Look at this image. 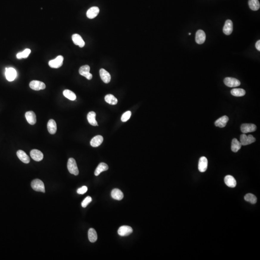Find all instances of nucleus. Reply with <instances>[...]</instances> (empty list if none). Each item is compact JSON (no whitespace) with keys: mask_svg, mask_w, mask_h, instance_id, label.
I'll list each match as a JSON object with an SVG mask.
<instances>
[{"mask_svg":"<svg viewBox=\"0 0 260 260\" xmlns=\"http://www.w3.org/2000/svg\"><path fill=\"white\" fill-rule=\"evenodd\" d=\"M87 190H88L87 187L86 186H83L77 190V193L79 194H82H82H84L87 191Z\"/></svg>","mask_w":260,"mask_h":260,"instance_id":"nucleus-37","label":"nucleus"},{"mask_svg":"<svg viewBox=\"0 0 260 260\" xmlns=\"http://www.w3.org/2000/svg\"><path fill=\"white\" fill-rule=\"evenodd\" d=\"M225 85L229 87H236L240 85L239 80L236 78L227 77L225 78L224 80Z\"/></svg>","mask_w":260,"mask_h":260,"instance_id":"nucleus-6","label":"nucleus"},{"mask_svg":"<svg viewBox=\"0 0 260 260\" xmlns=\"http://www.w3.org/2000/svg\"><path fill=\"white\" fill-rule=\"evenodd\" d=\"M47 129L49 133L51 135H54L56 133L57 130V123L54 119L49 120L47 123Z\"/></svg>","mask_w":260,"mask_h":260,"instance_id":"nucleus-21","label":"nucleus"},{"mask_svg":"<svg viewBox=\"0 0 260 260\" xmlns=\"http://www.w3.org/2000/svg\"><path fill=\"white\" fill-rule=\"evenodd\" d=\"M90 68L88 65H84L80 68L79 73L80 75L85 77L87 79L90 80L93 78V75L90 73Z\"/></svg>","mask_w":260,"mask_h":260,"instance_id":"nucleus-5","label":"nucleus"},{"mask_svg":"<svg viewBox=\"0 0 260 260\" xmlns=\"http://www.w3.org/2000/svg\"><path fill=\"white\" fill-rule=\"evenodd\" d=\"M131 114H132V113H131L130 111H128L127 112H125V113L122 115V116L121 120H122V122H127V121L130 118V117H131Z\"/></svg>","mask_w":260,"mask_h":260,"instance_id":"nucleus-35","label":"nucleus"},{"mask_svg":"<svg viewBox=\"0 0 260 260\" xmlns=\"http://www.w3.org/2000/svg\"><path fill=\"white\" fill-rule=\"evenodd\" d=\"M208 160L205 157H202L200 158L199 162V170L201 172H205L207 169Z\"/></svg>","mask_w":260,"mask_h":260,"instance_id":"nucleus-15","label":"nucleus"},{"mask_svg":"<svg viewBox=\"0 0 260 260\" xmlns=\"http://www.w3.org/2000/svg\"><path fill=\"white\" fill-rule=\"evenodd\" d=\"M31 53V50L29 49H26L22 52H19L16 55V58L18 59L22 58H26L29 57V55Z\"/></svg>","mask_w":260,"mask_h":260,"instance_id":"nucleus-34","label":"nucleus"},{"mask_svg":"<svg viewBox=\"0 0 260 260\" xmlns=\"http://www.w3.org/2000/svg\"><path fill=\"white\" fill-rule=\"evenodd\" d=\"M189 35H191V33H189Z\"/></svg>","mask_w":260,"mask_h":260,"instance_id":"nucleus-39","label":"nucleus"},{"mask_svg":"<svg viewBox=\"0 0 260 260\" xmlns=\"http://www.w3.org/2000/svg\"><path fill=\"white\" fill-rule=\"evenodd\" d=\"M105 100L107 103L112 105H115L118 103V99L112 94H109L106 95L105 97Z\"/></svg>","mask_w":260,"mask_h":260,"instance_id":"nucleus-31","label":"nucleus"},{"mask_svg":"<svg viewBox=\"0 0 260 260\" xmlns=\"http://www.w3.org/2000/svg\"><path fill=\"white\" fill-rule=\"evenodd\" d=\"M32 189L36 191L45 193V186L43 181L38 179L33 180L31 183Z\"/></svg>","mask_w":260,"mask_h":260,"instance_id":"nucleus-2","label":"nucleus"},{"mask_svg":"<svg viewBox=\"0 0 260 260\" xmlns=\"http://www.w3.org/2000/svg\"><path fill=\"white\" fill-rule=\"evenodd\" d=\"M244 200L247 202H250V203L254 204L257 201V199L256 196L251 193L247 194L244 197Z\"/></svg>","mask_w":260,"mask_h":260,"instance_id":"nucleus-33","label":"nucleus"},{"mask_svg":"<svg viewBox=\"0 0 260 260\" xmlns=\"http://www.w3.org/2000/svg\"><path fill=\"white\" fill-rule=\"evenodd\" d=\"M233 30V24L231 20H227L225 22L223 28V32L225 35H229L232 33Z\"/></svg>","mask_w":260,"mask_h":260,"instance_id":"nucleus-13","label":"nucleus"},{"mask_svg":"<svg viewBox=\"0 0 260 260\" xmlns=\"http://www.w3.org/2000/svg\"><path fill=\"white\" fill-rule=\"evenodd\" d=\"M26 118L29 124L34 125L36 122V116L34 112L32 111H29L25 114Z\"/></svg>","mask_w":260,"mask_h":260,"instance_id":"nucleus-17","label":"nucleus"},{"mask_svg":"<svg viewBox=\"0 0 260 260\" xmlns=\"http://www.w3.org/2000/svg\"><path fill=\"white\" fill-rule=\"evenodd\" d=\"M101 79L105 83H109L111 80V75L109 72L104 68H101L99 71Z\"/></svg>","mask_w":260,"mask_h":260,"instance_id":"nucleus-18","label":"nucleus"},{"mask_svg":"<svg viewBox=\"0 0 260 260\" xmlns=\"http://www.w3.org/2000/svg\"><path fill=\"white\" fill-rule=\"evenodd\" d=\"M92 201V197L88 196L86 197L85 199L83 200V201L82 203V206L83 208L86 207L87 205Z\"/></svg>","mask_w":260,"mask_h":260,"instance_id":"nucleus-36","label":"nucleus"},{"mask_svg":"<svg viewBox=\"0 0 260 260\" xmlns=\"http://www.w3.org/2000/svg\"><path fill=\"white\" fill-rule=\"evenodd\" d=\"M196 43L199 44H203L206 40V34L203 30L200 29L197 30L196 34Z\"/></svg>","mask_w":260,"mask_h":260,"instance_id":"nucleus-11","label":"nucleus"},{"mask_svg":"<svg viewBox=\"0 0 260 260\" xmlns=\"http://www.w3.org/2000/svg\"><path fill=\"white\" fill-rule=\"evenodd\" d=\"M249 7L253 11H257L260 7V4L258 0H249Z\"/></svg>","mask_w":260,"mask_h":260,"instance_id":"nucleus-30","label":"nucleus"},{"mask_svg":"<svg viewBox=\"0 0 260 260\" xmlns=\"http://www.w3.org/2000/svg\"><path fill=\"white\" fill-rule=\"evenodd\" d=\"M256 141L255 138L252 135H249L247 136L245 133L240 136V142L242 146H247L251 144Z\"/></svg>","mask_w":260,"mask_h":260,"instance_id":"nucleus-3","label":"nucleus"},{"mask_svg":"<svg viewBox=\"0 0 260 260\" xmlns=\"http://www.w3.org/2000/svg\"><path fill=\"white\" fill-rule=\"evenodd\" d=\"M64 57L62 55H58L55 59L49 62V65L51 68H57L61 67L63 65Z\"/></svg>","mask_w":260,"mask_h":260,"instance_id":"nucleus-4","label":"nucleus"},{"mask_svg":"<svg viewBox=\"0 0 260 260\" xmlns=\"http://www.w3.org/2000/svg\"><path fill=\"white\" fill-rule=\"evenodd\" d=\"M228 120V117L227 116H224L215 121V126L220 128H224L226 126Z\"/></svg>","mask_w":260,"mask_h":260,"instance_id":"nucleus-22","label":"nucleus"},{"mask_svg":"<svg viewBox=\"0 0 260 260\" xmlns=\"http://www.w3.org/2000/svg\"><path fill=\"white\" fill-rule=\"evenodd\" d=\"M30 156L33 160L36 161H42L43 158V155L39 150H33L30 152Z\"/></svg>","mask_w":260,"mask_h":260,"instance_id":"nucleus-12","label":"nucleus"},{"mask_svg":"<svg viewBox=\"0 0 260 260\" xmlns=\"http://www.w3.org/2000/svg\"><path fill=\"white\" fill-rule=\"evenodd\" d=\"M103 136H97L93 138L90 142V144L93 147H98L103 142Z\"/></svg>","mask_w":260,"mask_h":260,"instance_id":"nucleus-23","label":"nucleus"},{"mask_svg":"<svg viewBox=\"0 0 260 260\" xmlns=\"http://www.w3.org/2000/svg\"><path fill=\"white\" fill-rule=\"evenodd\" d=\"M224 180H225V183L228 187L234 188L236 186V180H235L233 176H231L230 175H226L225 177Z\"/></svg>","mask_w":260,"mask_h":260,"instance_id":"nucleus-20","label":"nucleus"},{"mask_svg":"<svg viewBox=\"0 0 260 260\" xmlns=\"http://www.w3.org/2000/svg\"><path fill=\"white\" fill-rule=\"evenodd\" d=\"M29 87L33 90L39 91L44 89L46 86L43 82L39 80H32L29 83Z\"/></svg>","mask_w":260,"mask_h":260,"instance_id":"nucleus-7","label":"nucleus"},{"mask_svg":"<svg viewBox=\"0 0 260 260\" xmlns=\"http://www.w3.org/2000/svg\"><path fill=\"white\" fill-rule=\"evenodd\" d=\"M241 143L239 142L236 138H234L232 141L231 144V150L233 152H237L241 148Z\"/></svg>","mask_w":260,"mask_h":260,"instance_id":"nucleus-27","label":"nucleus"},{"mask_svg":"<svg viewBox=\"0 0 260 260\" xmlns=\"http://www.w3.org/2000/svg\"><path fill=\"white\" fill-rule=\"evenodd\" d=\"M68 170L70 173L75 175H78L79 173L78 170V166L75 160L73 158H69L68 160V164H67Z\"/></svg>","mask_w":260,"mask_h":260,"instance_id":"nucleus-1","label":"nucleus"},{"mask_svg":"<svg viewBox=\"0 0 260 260\" xmlns=\"http://www.w3.org/2000/svg\"><path fill=\"white\" fill-rule=\"evenodd\" d=\"M63 95L71 100H75L76 99V96L74 93L69 90H65L63 91Z\"/></svg>","mask_w":260,"mask_h":260,"instance_id":"nucleus-32","label":"nucleus"},{"mask_svg":"<svg viewBox=\"0 0 260 260\" xmlns=\"http://www.w3.org/2000/svg\"><path fill=\"white\" fill-rule=\"evenodd\" d=\"M133 229L131 227L127 225H123L119 228L118 231L119 235L121 236H128L132 234L133 232Z\"/></svg>","mask_w":260,"mask_h":260,"instance_id":"nucleus-9","label":"nucleus"},{"mask_svg":"<svg viewBox=\"0 0 260 260\" xmlns=\"http://www.w3.org/2000/svg\"><path fill=\"white\" fill-rule=\"evenodd\" d=\"M231 94L234 96H243L246 94V91L243 89L234 88L231 91Z\"/></svg>","mask_w":260,"mask_h":260,"instance_id":"nucleus-29","label":"nucleus"},{"mask_svg":"<svg viewBox=\"0 0 260 260\" xmlns=\"http://www.w3.org/2000/svg\"><path fill=\"white\" fill-rule=\"evenodd\" d=\"M99 9L98 7H94L90 8L87 11L86 13V15L87 18L90 19H93L94 18L96 17L99 13Z\"/></svg>","mask_w":260,"mask_h":260,"instance_id":"nucleus-14","label":"nucleus"},{"mask_svg":"<svg viewBox=\"0 0 260 260\" xmlns=\"http://www.w3.org/2000/svg\"><path fill=\"white\" fill-rule=\"evenodd\" d=\"M72 39L73 43L76 45H78L80 47L82 48L85 45V42L82 37L78 34H74L72 36Z\"/></svg>","mask_w":260,"mask_h":260,"instance_id":"nucleus-16","label":"nucleus"},{"mask_svg":"<svg viewBox=\"0 0 260 260\" xmlns=\"http://www.w3.org/2000/svg\"><path fill=\"white\" fill-rule=\"evenodd\" d=\"M108 169V166L107 164L103 162L100 163L96 169V171L94 172V175L96 176H98L101 172L107 171Z\"/></svg>","mask_w":260,"mask_h":260,"instance_id":"nucleus-25","label":"nucleus"},{"mask_svg":"<svg viewBox=\"0 0 260 260\" xmlns=\"http://www.w3.org/2000/svg\"><path fill=\"white\" fill-rule=\"evenodd\" d=\"M241 131L243 133H249L255 132L256 130V126L254 124H243L241 126Z\"/></svg>","mask_w":260,"mask_h":260,"instance_id":"nucleus-10","label":"nucleus"},{"mask_svg":"<svg viewBox=\"0 0 260 260\" xmlns=\"http://www.w3.org/2000/svg\"><path fill=\"white\" fill-rule=\"evenodd\" d=\"M88 239L91 242H95L97 239V235L96 230L94 228L90 229L88 231Z\"/></svg>","mask_w":260,"mask_h":260,"instance_id":"nucleus-28","label":"nucleus"},{"mask_svg":"<svg viewBox=\"0 0 260 260\" xmlns=\"http://www.w3.org/2000/svg\"><path fill=\"white\" fill-rule=\"evenodd\" d=\"M5 77L9 82H12L15 79L16 77V71L14 68H6L5 69Z\"/></svg>","mask_w":260,"mask_h":260,"instance_id":"nucleus-8","label":"nucleus"},{"mask_svg":"<svg viewBox=\"0 0 260 260\" xmlns=\"http://www.w3.org/2000/svg\"><path fill=\"white\" fill-rule=\"evenodd\" d=\"M16 155L19 160L21 161L22 162L25 164H29L30 161V158H29L28 155L24 151L19 150L16 152Z\"/></svg>","mask_w":260,"mask_h":260,"instance_id":"nucleus-19","label":"nucleus"},{"mask_svg":"<svg viewBox=\"0 0 260 260\" xmlns=\"http://www.w3.org/2000/svg\"><path fill=\"white\" fill-rule=\"evenodd\" d=\"M111 195L113 199L118 200H122L124 196L123 193L122 192V191L117 189H115L112 190Z\"/></svg>","mask_w":260,"mask_h":260,"instance_id":"nucleus-24","label":"nucleus"},{"mask_svg":"<svg viewBox=\"0 0 260 260\" xmlns=\"http://www.w3.org/2000/svg\"><path fill=\"white\" fill-rule=\"evenodd\" d=\"M255 47H256V48L258 50L260 51V41L258 40L257 42L256 43V44H255Z\"/></svg>","mask_w":260,"mask_h":260,"instance_id":"nucleus-38","label":"nucleus"},{"mask_svg":"<svg viewBox=\"0 0 260 260\" xmlns=\"http://www.w3.org/2000/svg\"><path fill=\"white\" fill-rule=\"evenodd\" d=\"M96 113L94 111H91L87 115V120L88 122L92 125L96 126H98V123L96 121Z\"/></svg>","mask_w":260,"mask_h":260,"instance_id":"nucleus-26","label":"nucleus"}]
</instances>
